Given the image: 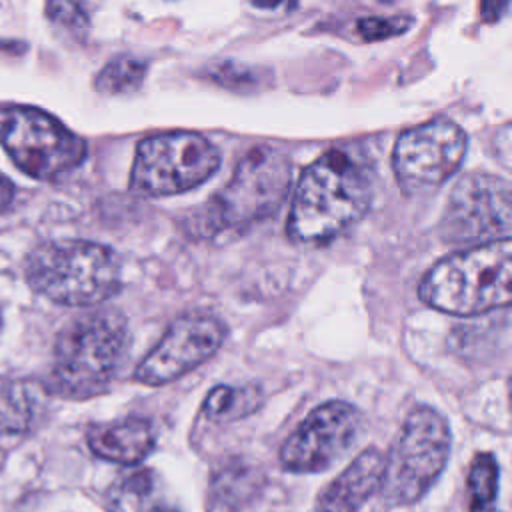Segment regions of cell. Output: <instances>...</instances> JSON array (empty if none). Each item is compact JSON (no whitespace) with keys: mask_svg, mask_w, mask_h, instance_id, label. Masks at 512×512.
<instances>
[{"mask_svg":"<svg viewBox=\"0 0 512 512\" xmlns=\"http://www.w3.org/2000/svg\"><path fill=\"white\" fill-rule=\"evenodd\" d=\"M360 422V412L342 400H330L314 408L284 440L280 448L282 466L298 474L330 468L354 444Z\"/></svg>","mask_w":512,"mask_h":512,"instance_id":"8fae6325","label":"cell"},{"mask_svg":"<svg viewBox=\"0 0 512 512\" xmlns=\"http://www.w3.org/2000/svg\"><path fill=\"white\" fill-rule=\"evenodd\" d=\"M384 454L376 448L360 452L346 470L318 496L316 512H358L380 492Z\"/></svg>","mask_w":512,"mask_h":512,"instance_id":"4fadbf2b","label":"cell"},{"mask_svg":"<svg viewBox=\"0 0 512 512\" xmlns=\"http://www.w3.org/2000/svg\"><path fill=\"white\" fill-rule=\"evenodd\" d=\"M14 198V184L0 172V212H4Z\"/></svg>","mask_w":512,"mask_h":512,"instance_id":"7402d4cb","label":"cell"},{"mask_svg":"<svg viewBox=\"0 0 512 512\" xmlns=\"http://www.w3.org/2000/svg\"><path fill=\"white\" fill-rule=\"evenodd\" d=\"M220 168V152L196 132L144 138L134 154L130 186L144 196L180 194L206 182Z\"/></svg>","mask_w":512,"mask_h":512,"instance_id":"52a82bcc","label":"cell"},{"mask_svg":"<svg viewBox=\"0 0 512 512\" xmlns=\"http://www.w3.org/2000/svg\"><path fill=\"white\" fill-rule=\"evenodd\" d=\"M0 328H2V310H0Z\"/></svg>","mask_w":512,"mask_h":512,"instance_id":"603a6c76","label":"cell"},{"mask_svg":"<svg viewBox=\"0 0 512 512\" xmlns=\"http://www.w3.org/2000/svg\"><path fill=\"white\" fill-rule=\"evenodd\" d=\"M512 192L508 180L466 174L452 188L440 218V236L452 244H490L510 238Z\"/></svg>","mask_w":512,"mask_h":512,"instance_id":"9c48e42d","label":"cell"},{"mask_svg":"<svg viewBox=\"0 0 512 512\" xmlns=\"http://www.w3.org/2000/svg\"><path fill=\"white\" fill-rule=\"evenodd\" d=\"M36 412L32 386L18 380H0V434L24 432Z\"/></svg>","mask_w":512,"mask_h":512,"instance_id":"e0dca14e","label":"cell"},{"mask_svg":"<svg viewBox=\"0 0 512 512\" xmlns=\"http://www.w3.org/2000/svg\"><path fill=\"white\" fill-rule=\"evenodd\" d=\"M130 346L126 320L114 310L72 320L56 338L50 388L58 396L86 400L118 376Z\"/></svg>","mask_w":512,"mask_h":512,"instance_id":"7a4b0ae2","label":"cell"},{"mask_svg":"<svg viewBox=\"0 0 512 512\" xmlns=\"http://www.w3.org/2000/svg\"><path fill=\"white\" fill-rule=\"evenodd\" d=\"M412 26V18L408 14H392V16H364L356 22V34L364 42H376L384 38L398 36Z\"/></svg>","mask_w":512,"mask_h":512,"instance_id":"ffe728a7","label":"cell"},{"mask_svg":"<svg viewBox=\"0 0 512 512\" xmlns=\"http://www.w3.org/2000/svg\"><path fill=\"white\" fill-rule=\"evenodd\" d=\"M0 144L22 172L38 180L62 176L86 156L80 136L32 106L0 108Z\"/></svg>","mask_w":512,"mask_h":512,"instance_id":"ba28073f","label":"cell"},{"mask_svg":"<svg viewBox=\"0 0 512 512\" xmlns=\"http://www.w3.org/2000/svg\"><path fill=\"white\" fill-rule=\"evenodd\" d=\"M466 142L464 130L446 118L404 130L392 150L398 186L408 194L442 186L460 168Z\"/></svg>","mask_w":512,"mask_h":512,"instance_id":"30bf717a","label":"cell"},{"mask_svg":"<svg viewBox=\"0 0 512 512\" xmlns=\"http://www.w3.org/2000/svg\"><path fill=\"white\" fill-rule=\"evenodd\" d=\"M86 440L98 458L130 466L142 462L152 452L156 444V430L150 420L130 416L92 426Z\"/></svg>","mask_w":512,"mask_h":512,"instance_id":"5bb4252c","label":"cell"},{"mask_svg":"<svg viewBox=\"0 0 512 512\" xmlns=\"http://www.w3.org/2000/svg\"><path fill=\"white\" fill-rule=\"evenodd\" d=\"M418 294L424 304L446 314L472 316L510 304V238L468 246L442 258L422 278Z\"/></svg>","mask_w":512,"mask_h":512,"instance_id":"3957f363","label":"cell"},{"mask_svg":"<svg viewBox=\"0 0 512 512\" xmlns=\"http://www.w3.org/2000/svg\"><path fill=\"white\" fill-rule=\"evenodd\" d=\"M46 12L50 16L52 22L74 30V32H82L88 26V18L86 12L82 10L80 4H72V2H52L46 6Z\"/></svg>","mask_w":512,"mask_h":512,"instance_id":"44dd1931","label":"cell"},{"mask_svg":"<svg viewBox=\"0 0 512 512\" xmlns=\"http://www.w3.org/2000/svg\"><path fill=\"white\" fill-rule=\"evenodd\" d=\"M226 338L220 318L190 312L176 318L148 356L136 366L134 378L148 386H162L182 378L212 358Z\"/></svg>","mask_w":512,"mask_h":512,"instance_id":"7c38bea8","label":"cell"},{"mask_svg":"<svg viewBox=\"0 0 512 512\" xmlns=\"http://www.w3.org/2000/svg\"><path fill=\"white\" fill-rule=\"evenodd\" d=\"M148 64L134 56L112 58L96 76L94 88L102 94H130L144 82Z\"/></svg>","mask_w":512,"mask_h":512,"instance_id":"d6986e66","label":"cell"},{"mask_svg":"<svg viewBox=\"0 0 512 512\" xmlns=\"http://www.w3.org/2000/svg\"><path fill=\"white\" fill-rule=\"evenodd\" d=\"M498 498V464L492 454L484 452L472 460L468 472L470 512H494Z\"/></svg>","mask_w":512,"mask_h":512,"instance_id":"ac0fdd59","label":"cell"},{"mask_svg":"<svg viewBox=\"0 0 512 512\" xmlns=\"http://www.w3.org/2000/svg\"><path fill=\"white\" fill-rule=\"evenodd\" d=\"M450 454V428L430 406L414 408L384 456L380 494L390 504L420 500L442 474Z\"/></svg>","mask_w":512,"mask_h":512,"instance_id":"8992f818","label":"cell"},{"mask_svg":"<svg viewBox=\"0 0 512 512\" xmlns=\"http://www.w3.org/2000/svg\"><path fill=\"white\" fill-rule=\"evenodd\" d=\"M262 404V390L254 384L248 386H228L220 384L212 388L202 404V414L212 422H228L238 420Z\"/></svg>","mask_w":512,"mask_h":512,"instance_id":"2e32d148","label":"cell"},{"mask_svg":"<svg viewBox=\"0 0 512 512\" xmlns=\"http://www.w3.org/2000/svg\"><path fill=\"white\" fill-rule=\"evenodd\" d=\"M106 504L110 512H180L160 476L150 468L120 478L108 490Z\"/></svg>","mask_w":512,"mask_h":512,"instance_id":"9a60e30c","label":"cell"},{"mask_svg":"<svg viewBox=\"0 0 512 512\" xmlns=\"http://www.w3.org/2000/svg\"><path fill=\"white\" fill-rule=\"evenodd\" d=\"M372 202L368 164L350 150L332 148L300 176L286 232L298 244H326L356 224Z\"/></svg>","mask_w":512,"mask_h":512,"instance_id":"6da1fadb","label":"cell"},{"mask_svg":"<svg viewBox=\"0 0 512 512\" xmlns=\"http://www.w3.org/2000/svg\"><path fill=\"white\" fill-rule=\"evenodd\" d=\"M290 182V160L272 146H254L236 164L228 184L206 204L208 234H238L270 218L284 204Z\"/></svg>","mask_w":512,"mask_h":512,"instance_id":"5b68a950","label":"cell"},{"mask_svg":"<svg viewBox=\"0 0 512 512\" xmlns=\"http://www.w3.org/2000/svg\"><path fill=\"white\" fill-rule=\"evenodd\" d=\"M26 280L56 304L94 306L120 290L122 266L114 250L104 244L50 240L30 252Z\"/></svg>","mask_w":512,"mask_h":512,"instance_id":"277c9868","label":"cell"}]
</instances>
